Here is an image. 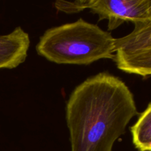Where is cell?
<instances>
[{
  "label": "cell",
  "mask_w": 151,
  "mask_h": 151,
  "mask_svg": "<svg viewBox=\"0 0 151 151\" xmlns=\"http://www.w3.org/2000/svg\"><path fill=\"white\" fill-rule=\"evenodd\" d=\"M88 0H76L73 1H56L55 7L59 11L66 13H75L88 9Z\"/></svg>",
  "instance_id": "obj_7"
},
{
  "label": "cell",
  "mask_w": 151,
  "mask_h": 151,
  "mask_svg": "<svg viewBox=\"0 0 151 151\" xmlns=\"http://www.w3.org/2000/svg\"><path fill=\"white\" fill-rule=\"evenodd\" d=\"M114 60L122 72L151 77V20L134 24L131 33L115 39Z\"/></svg>",
  "instance_id": "obj_3"
},
{
  "label": "cell",
  "mask_w": 151,
  "mask_h": 151,
  "mask_svg": "<svg viewBox=\"0 0 151 151\" xmlns=\"http://www.w3.org/2000/svg\"><path fill=\"white\" fill-rule=\"evenodd\" d=\"M133 144L139 151H151V103L131 128Z\"/></svg>",
  "instance_id": "obj_6"
},
{
  "label": "cell",
  "mask_w": 151,
  "mask_h": 151,
  "mask_svg": "<svg viewBox=\"0 0 151 151\" xmlns=\"http://www.w3.org/2000/svg\"><path fill=\"white\" fill-rule=\"evenodd\" d=\"M137 114L134 95L119 78L106 72L88 78L66 103L72 151H112Z\"/></svg>",
  "instance_id": "obj_1"
},
{
  "label": "cell",
  "mask_w": 151,
  "mask_h": 151,
  "mask_svg": "<svg viewBox=\"0 0 151 151\" xmlns=\"http://www.w3.org/2000/svg\"><path fill=\"white\" fill-rule=\"evenodd\" d=\"M115 39L97 24L83 19L48 29L36 45L39 55L58 64L89 65L114 59Z\"/></svg>",
  "instance_id": "obj_2"
},
{
  "label": "cell",
  "mask_w": 151,
  "mask_h": 151,
  "mask_svg": "<svg viewBox=\"0 0 151 151\" xmlns=\"http://www.w3.org/2000/svg\"><path fill=\"white\" fill-rule=\"evenodd\" d=\"M29 44V35L20 27L0 35V69H14L24 63Z\"/></svg>",
  "instance_id": "obj_5"
},
{
  "label": "cell",
  "mask_w": 151,
  "mask_h": 151,
  "mask_svg": "<svg viewBox=\"0 0 151 151\" xmlns=\"http://www.w3.org/2000/svg\"><path fill=\"white\" fill-rule=\"evenodd\" d=\"M88 9L100 20L109 21V30L126 21L137 24L151 20V0H88Z\"/></svg>",
  "instance_id": "obj_4"
}]
</instances>
